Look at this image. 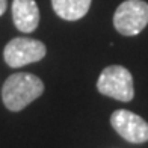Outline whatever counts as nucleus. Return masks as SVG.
<instances>
[{
  "label": "nucleus",
  "mask_w": 148,
  "mask_h": 148,
  "mask_svg": "<svg viewBox=\"0 0 148 148\" xmlns=\"http://www.w3.org/2000/svg\"><path fill=\"white\" fill-rule=\"evenodd\" d=\"M44 92L42 80L29 73H17L8 77L3 85L2 98L11 112H18L29 106Z\"/></svg>",
  "instance_id": "f257e3e1"
},
{
  "label": "nucleus",
  "mask_w": 148,
  "mask_h": 148,
  "mask_svg": "<svg viewBox=\"0 0 148 148\" xmlns=\"http://www.w3.org/2000/svg\"><path fill=\"white\" fill-rule=\"evenodd\" d=\"M97 89L106 97L118 101H130L134 95L133 77L130 71L121 65H110L101 71L97 82Z\"/></svg>",
  "instance_id": "f03ea898"
},
{
  "label": "nucleus",
  "mask_w": 148,
  "mask_h": 148,
  "mask_svg": "<svg viewBox=\"0 0 148 148\" xmlns=\"http://www.w3.org/2000/svg\"><path fill=\"white\" fill-rule=\"evenodd\" d=\"M110 124L121 138L132 144H144L148 140V123L130 110H115L110 116Z\"/></svg>",
  "instance_id": "39448f33"
},
{
  "label": "nucleus",
  "mask_w": 148,
  "mask_h": 148,
  "mask_svg": "<svg viewBox=\"0 0 148 148\" xmlns=\"http://www.w3.org/2000/svg\"><path fill=\"white\" fill-rule=\"evenodd\" d=\"M51 6L58 17L66 21H76L86 15L91 0H51Z\"/></svg>",
  "instance_id": "0eeeda50"
},
{
  "label": "nucleus",
  "mask_w": 148,
  "mask_h": 148,
  "mask_svg": "<svg viewBox=\"0 0 148 148\" xmlns=\"http://www.w3.org/2000/svg\"><path fill=\"white\" fill-rule=\"evenodd\" d=\"M45 45L32 38H14L3 50L5 62L12 68L38 62L45 56Z\"/></svg>",
  "instance_id": "20e7f679"
},
{
  "label": "nucleus",
  "mask_w": 148,
  "mask_h": 148,
  "mask_svg": "<svg viewBox=\"0 0 148 148\" xmlns=\"http://www.w3.org/2000/svg\"><path fill=\"white\" fill-rule=\"evenodd\" d=\"M12 18L18 30L30 33L38 27L39 9L35 0H14L12 2Z\"/></svg>",
  "instance_id": "423d86ee"
},
{
  "label": "nucleus",
  "mask_w": 148,
  "mask_h": 148,
  "mask_svg": "<svg viewBox=\"0 0 148 148\" xmlns=\"http://www.w3.org/2000/svg\"><path fill=\"white\" fill-rule=\"evenodd\" d=\"M148 24V3L144 0H125L115 11L113 26L124 36H134Z\"/></svg>",
  "instance_id": "7ed1b4c3"
},
{
  "label": "nucleus",
  "mask_w": 148,
  "mask_h": 148,
  "mask_svg": "<svg viewBox=\"0 0 148 148\" xmlns=\"http://www.w3.org/2000/svg\"><path fill=\"white\" fill-rule=\"evenodd\" d=\"M6 5H8V0H0V15H3V14H5Z\"/></svg>",
  "instance_id": "6e6552de"
}]
</instances>
